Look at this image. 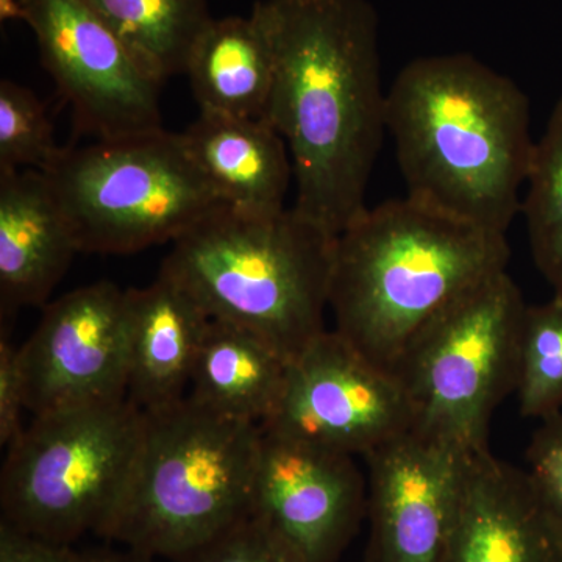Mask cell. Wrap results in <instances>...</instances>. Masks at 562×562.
Listing matches in <instances>:
<instances>
[{"label":"cell","instance_id":"d4e9b609","mask_svg":"<svg viewBox=\"0 0 562 562\" xmlns=\"http://www.w3.org/2000/svg\"><path fill=\"white\" fill-rule=\"evenodd\" d=\"M527 476L543 505L562 524V412L542 419L527 450Z\"/></svg>","mask_w":562,"mask_h":562},{"label":"cell","instance_id":"6da1fadb","mask_svg":"<svg viewBox=\"0 0 562 562\" xmlns=\"http://www.w3.org/2000/svg\"><path fill=\"white\" fill-rule=\"evenodd\" d=\"M271 46L266 120L286 140L294 209L333 236L364 213L386 128L379 16L368 0H258Z\"/></svg>","mask_w":562,"mask_h":562},{"label":"cell","instance_id":"3957f363","mask_svg":"<svg viewBox=\"0 0 562 562\" xmlns=\"http://www.w3.org/2000/svg\"><path fill=\"white\" fill-rule=\"evenodd\" d=\"M506 235L397 199L366 209L336 236L328 308L335 331L380 368L483 280L508 269Z\"/></svg>","mask_w":562,"mask_h":562},{"label":"cell","instance_id":"52a82bcc","mask_svg":"<svg viewBox=\"0 0 562 562\" xmlns=\"http://www.w3.org/2000/svg\"><path fill=\"white\" fill-rule=\"evenodd\" d=\"M80 251L131 255L173 243L225 206L180 133L65 147L44 169Z\"/></svg>","mask_w":562,"mask_h":562},{"label":"cell","instance_id":"5b68a950","mask_svg":"<svg viewBox=\"0 0 562 562\" xmlns=\"http://www.w3.org/2000/svg\"><path fill=\"white\" fill-rule=\"evenodd\" d=\"M261 432L190 397L146 414L135 471L103 538L179 562L249 519Z\"/></svg>","mask_w":562,"mask_h":562},{"label":"cell","instance_id":"7c38bea8","mask_svg":"<svg viewBox=\"0 0 562 562\" xmlns=\"http://www.w3.org/2000/svg\"><path fill=\"white\" fill-rule=\"evenodd\" d=\"M366 512L368 480L355 457L262 430L251 517L299 561L338 562Z\"/></svg>","mask_w":562,"mask_h":562},{"label":"cell","instance_id":"9c48e42d","mask_svg":"<svg viewBox=\"0 0 562 562\" xmlns=\"http://www.w3.org/2000/svg\"><path fill=\"white\" fill-rule=\"evenodd\" d=\"M414 424L412 402L395 373L333 330L288 362L279 402L261 428L331 452L366 457Z\"/></svg>","mask_w":562,"mask_h":562},{"label":"cell","instance_id":"2e32d148","mask_svg":"<svg viewBox=\"0 0 562 562\" xmlns=\"http://www.w3.org/2000/svg\"><path fill=\"white\" fill-rule=\"evenodd\" d=\"M127 398L146 414L188 397L192 369L210 317L169 277L128 288Z\"/></svg>","mask_w":562,"mask_h":562},{"label":"cell","instance_id":"44dd1931","mask_svg":"<svg viewBox=\"0 0 562 562\" xmlns=\"http://www.w3.org/2000/svg\"><path fill=\"white\" fill-rule=\"evenodd\" d=\"M522 201L536 266L562 297V98L536 140Z\"/></svg>","mask_w":562,"mask_h":562},{"label":"cell","instance_id":"83f0119b","mask_svg":"<svg viewBox=\"0 0 562 562\" xmlns=\"http://www.w3.org/2000/svg\"><path fill=\"white\" fill-rule=\"evenodd\" d=\"M88 560L90 562H151V558L131 552V550H127L125 553L101 552L88 554Z\"/></svg>","mask_w":562,"mask_h":562},{"label":"cell","instance_id":"e0dca14e","mask_svg":"<svg viewBox=\"0 0 562 562\" xmlns=\"http://www.w3.org/2000/svg\"><path fill=\"white\" fill-rule=\"evenodd\" d=\"M180 136L225 206L255 216L284 210L294 171L286 140L268 121L201 111Z\"/></svg>","mask_w":562,"mask_h":562},{"label":"cell","instance_id":"4fadbf2b","mask_svg":"<svg viewBox=\"0 0 562 562\" xmlns=\"http://www.w3.org/2000/svg\"><path fill=\"white\" fill-rule=\"evenodd\" d=\"M464 454L417 428L366 454V562H441Z\"/></svg>","mask_w":562,"mask_h":562},{"label":"cell","instance_id":"5bb4252c","mask_svg":"<svg viewBox=\"0 0 562 562\" xmlns=\"http://www.w3.org/2000/svg\"><path fill=\"white\" fill-rule=\"evenodd\" d=\"M441 562H562V524L527 472L490 449L465 453Z\"/></svg>","mask_w":562,"mask_h":562},{"label":"cell","instance_id":"8fae6325","mask_svg":"<svg viewBox=\"0 0 562 562\" xmlns=\"http://www.w3.org/2000/svg\"><path fill=\"white\" fill-rule=\"evenodd\" d=\"M127 290L98 281L43 308L20 347L33 417L127 398Z\"/></svg>","mask_w":562,"mask_h":562},{"label":"cell","instance_id":"4316f807","mask_svg":"<svg viewBox=\"0 0 562 562\" xmlns=\"http://www.w3.org/2000/svg\"><path fill=\"white\" fill-rule=\"evenodd\" d=\"M0 562H90L65 543L44 541L0 522Z\"/></svg>","mask_w":562,"mask_h":562},{"label":"cell","instance_id":"d6986e66","mask_svg":"<svg viewBox=\"0 0 562 562\" xmlns=\"http://www.w3.org/2000/svg\"><path fill=\"white\" fill-rule=\"evenodd\" d=\"M184 74L202 113L266 120L273 58L268 38L254 18L211 21L195 43Z\"/></svg>","mask_w":562,"mask_h":562},{"label":"cell","instance_id":"ac0fdd59","mask_svg":"<svg viewBox=\"0 0 562 562\" xmlns=\"http://www.w3.org/2000/svg\"><path fill=\"white\" fill-rule=\"evenodd\" d=\"M288 362L254 333L210 319L188 397L221 416L262 425L279 402Z\"/></svg>","mask_w":562,"mask_h":562},{"label":"cell","instance_id":"9a60e30c","mask_svg":"<svg viewBox=\"0 0 562 562\" xmlns=\"http://www.w3.org/2000/svg\"><path fill=\"white\" fill-rule=\"evenodd\" d=\"M79 244L44 172L0 173V312L47 305Z\"/></svg>","mask_w":562,"mask_h":562},{"label":"cell","instance_id":"603a6c76","mask_svg":"<svg viewBox=\"0 0 562 562\" xmlns=\"http://www.w3.org/2000/svg\"><path fill=\"white\" fill-rule=\"evenodd\" d=\"M60 149L38 95L16 81H0V173L44 171Z\"/></svg>","mask_w":562,"mask_h":562},{"label":"cell","instance_id":"30bf717a","mask_svg":"<svg viewBox=\"0 0 562 562\" xmlns=\"http://www.w3.org/2000/svg\"><path fill=\"white\" fill-rule=\"evenodd\" d=\"M21 2L41 61L80 132L117 139L162 128L161 87L85 0Z\"/></svg>","mask_w":562,"mask_h":562},{"label":"cell","instance_id":"484cf974","mask_svg":"<svg viewBox=\"0 0 562 562\" xmlns=\"http://www.w3.org/2000/svg\"><path fill=\"white\" fill-rule=\"evenodd\" d=\"M27 412V386L22 371L20 347L5 333L0 338V443L9 447L24 432L22 414Z\"/></svg>","mask_w":562,"mask_h":562},{"label":"cell","instance_id":"7a4b0ae2","mask_svg":"<svg viewBox=\"0 0 562 562\" xmlns=\"http://www.w3.org/2000/svg\"><path fill=\"white\" fill-rule=\"evenodd\" d=\"M386 92L406 198L506 235L536 143L522 88L473 55L447 54L408 63Z\"/></svg>","mask_w":562,"mask_h":562},{"label":"cell","instance_id":"cb8c5ba5","mask_svg":"<svg viewBox=\"0 0 562 562\" xmlns=\"http://www.w3.org/2000/svg\"><path fill=\"white\" fill-rule=\"evenodd\" d=\"M179 562H301L254 517Z\"/></svg>","mask_w":562,"mask_h":562},{"label":"cell","instance_id":"ba28073f","mask_svg":"<svg viewBox=\"0 0 562 562\" xmlns=\"http://www.w3.org/2000/svg\"><path fill=\"white\" fill-rule=\"evenodd\" d=\"M527 306L503 271L465 291L417 333L394 369L412 402L414 428L465 453L487 449L492 414L516 392Z\"/></svg>","mask_w":562,"mask_h":562},{"label":"cell","instance_id":"8992f818","mask_svg":"<svg viewBox=\"0 0 562 562\" xmlns=\"http://www.w3.org/2000/svg\"><path fill=\"white\" fill-rule=\"evenodd\" d=\"M146 414L128 398L33 417L0 476L2 520L65 543L105 535L135 471Z\"/></svg>","mask_w":562,"mask_h":562},{"label":"cell","instance_id":"277c9868","mask_svg":"<svg viewBox=\"0 0 562 562\" xmlns=\"http://www.w3.org/2000/svg\"><path fill=\"white\" fill-rule=\"evenodd\" d=\"M336 236L297 210L221 206L173 241L162 276L210 319L249 330L294 360L325 330Z\"/></svg>","mask_w":562,"mask_h":562},{"label":"cell","instance_id":"7402d4cb","mask_svg":"<svg viewBox=\"0 0 562 562\" xmlns=\"http://www.w3.org/2000/svg\"><path fill=\"white\" fill-rule=\"evenodd\" d=\"M516 394L525 417L542 420L562 412V297L527 306Z\"/></svg>","mask_w":562,"mask_h":562},{"label":"cell","instance_id":"ffe728a7","mask_svg":"<svg viewBox=\"0 0 562 562\" xmlns=\"http://www.w3.org/2000/svg\"><path fill=\"white\" fill-rule=\"evenodd\" d=\"M136 65L162 87L187 70L195 43L214 20L209 0H85Z\"/></svg>","mask_w":562,"mask_h":562},{"label":"cell","instance_id":"f1b7e54d","mask_svg":"<svg viewBox=\"0 0 562 562\" xmlns=\"http://www.w3.org/2000/svg\"><path fill=\"white\" fill-rule=\"evenodd\" d=\"M0 18L2 21H24V7L21 0H0Z\"/></svg>","mask_w":562,"mask_h":562}]
</instances>
